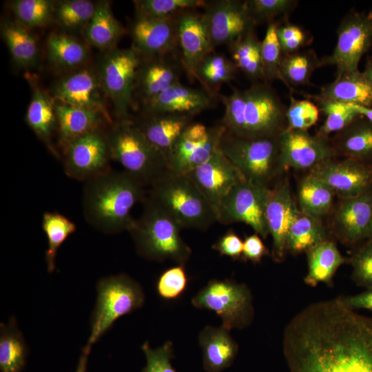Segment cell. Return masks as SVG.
Here are the masks:
<instances>
[{"instance_id": "51", "label": "cell", "mask_w": 372, "mask_h": 372, "mask_svg": "<svg viewBox=\"0 0 372 372\" xmlns=\"http://www.w3.org/2000/svg\"><path fill=\"white\" fill-rule=\"evenodd\" d=\"M188 279L183 265H178L161 273L156 282V291L165 300L178 298L186 289Z\"/></svg>"}, {"instance_id": "30", "label": "cell", "mask_w": 372, "mask_h": 372, "mask_svg": "<svg viewBox=\"0 0 372 372\" xmlns=\"http://www.w3.org/2000/svg\"><path fill=\"white\" fill-rule=\"evenodd\" d=\"M46 54L52 67L59 71L73 72L90 59L87 45L65 32H52L46 41Z\"/></svg>"}, {"instance_id": "45", "label": "cell", "mask_w": 372, "mask_h": 372, "mask_svg": "<svg viewBox=\"0 0 372 372\" xmlns=\"http://www.w3.org/2000/svg\"><path fill=\"white\" fill-rule=\"evenodd\" d=\"M204 0H136L135 15L147 18L167 19L177 17L187 10L203 8Z\"/></svg>"}, {"instance_id": "33", "label": "cell", "mask_w": 372, "mask_h": 372, "mask_svg": "<svg viewBox=\"0 0 372 372\" xmlns=\"http://www.w3.org/2000/svg\"><path fill=\"white\" fill-rule=\"evenodd\" d=\"M307 254L308 272L304 281L311 287H316L321 282L331 286L338 269L349 262V259L340 254L335 244L328 239L313 247Z\"/></svg>"}, {"instance_id": "53", "label": "cell", "mask_w": 372, "mask_h": 372, "mask_svg": "<svg viewBox=\"0 0 372 372\" xmlns=\"http://www.w3.org/2000/svg\"><path fill=\"white\" fill-rule=\"evenodd\" d=\"M276 34L283 55L298 52L309 42L308 36L300 26L288 22L277 24Z\"/></svg>"}, {"instance_id": "42", "label": "cell", "mask_w": 372, "mask_h": 372, "mask_svg": "<svg viewBox=\"0 0 372 372\" xmlns=\"http://www.w3.org/2000/svg\"><path fill=\"white\" fill-rule=\"evenodd\" d=\"M96 4L88 0L56 1L54 21L65 32L83 31L94 14Z\"/></svg>"}, {"instance_id": "43", "label": "cell", "mask_w": 372, "mask_h": 372, "mask_svg": "<svg viewBox=\"0 0 372 372\" xmlns=\"http://www.w3.org/2000/svg\"><path fill=\"white\" fill-rule=\"evenodd\" d=\"M357 119L343 130L340 147L349 158L360 161L372 156V123Z\"/></svg>"}, {"instance_id": "49", "label": "cell", "mask_w": 372, "mask_h": 372, "mask_svg": "<svg viewBox=\"0 0 372 372\" xmlns=\"http://www.w3.org/2000/svg\"><path fill=\"white\" fill-rule=\"evenodd\" d=\"M248 12L255 22L259 24L272 23L271 20L280 15H287L297 5L294 0H247Z\"/></svg>"}, {"instance_id": "35", "label": "cell", "mask_w": 372, "mask_h": 372, "mask_svg": "<svg viewBox=\"0 0 372 372\" xmlns=\"http://www.w3.org/2000/svg\"><path fill=\"white\" fill-rule=\"evenodd\" d=\"M237 70L231 59L214 52L200 62L196 70L195 77L203 89L216 98L222 85L235 79Z\"/></svg>"}, {"instance_id": "28", "label": "cell", "mask_w": 372, "mask_h": 372, "mask_svg": "<svg viewBox=\"0 0 372 372\" xmlns=\"http://www.w3.org/2000/svg\"><path fill=\"white\" fill-rule=\"evenodd\" d=\"M203 366L207 372H222L234 363L238 345L229 330L220 326H205L199 333Z\"/></svg>"}, {"instance_id": "56", "label": "cell", "mask_w": 372, "mask_h": 372, "mask_svg": "<svg viewBox=\"0 0 372 372\" xmlns=\"http://www.w3.org/2000/svg\"><path fill=\"white\" fill-rule=\"evenodd\" d=\"M343 302L351 309H367L372 311V289L348 296H340Z\"/></svg>"}, {"instance_id": "36", "label": "cell", "mask_w": 372, "mask_h": 372, "mask_svg": "<svg viewBox=\"0 0 372 372\" xmlns=\"http://www.w3.org/2000/svg\"><path fill=\"white\" fill-rule=\"evenodd\" d=\"M28 356L24 338L14 318L0 325V371L23 372Z\"/></svg>"}, {"instance_id": "57", "label": "cell", "mask_w": 372, "mask_h": 372, "mask_svg": "<svg viewBox=\"0 0 372 372\" xmlns=\"http://www.w3.org/2000/svg\"><path fill=\"white\" fill-rule=\"evenodd\" d=\"M91 348L92 347L87 344L83 348L75 372H87V362Z\"/></svg>"}, {"instance_id": "23", "label": "cell", "mask_w": 372, "mask_h": 372, "mask_svg": "<svg viewBox=\"0 0 372 372\" xmlns=\"http://www.w3.org/2000/svg\"><path fill=\"white\" fill-rule=\"evenodd\" d=\"M299 211L286 184L269 188L265 218L272 238V258L276 262H280L285 258L289 231Z\"/></svg>"}, {"instance_id": "44", "label": "cell", "mask_w": 372, "mask_h": 372, "mask_svg": "<svg viewBox=\"0 0 372 372\" xmlns=\"http://www.w3.org/2000/svg\"><path fill=\"white\" fill-rule=\"evenodd\" d=\"M54 1L14 0L9 2L15 20L28 29L43 27L54 20Z\"/></svg>"}, {"instance_id": "15", "label": "cell", "mask_w": 372, "mask_h": 372, "mask_svg": "<svg viewBox=\"0 0 372 372\" xmlns=\"http://www.w3.org/2000/svg\"><path fill=\"white\" fill-rule=\"evenodd\" d=\"M202 12L211 44L227 46L254 30L256 25L240 0L207 1Z\"/></svg>"}, {"instance_id": "21", "label": "cell", "mask_w": 372, "mask_h": 372, "mask_svg": "<svg viewBox=\"0 0 372 372\" xmlns=\"http://www.w3.org/2000/svg\"><path fill=\"white\" fill-rule=\"evenodd\" d=\"M216 212L225 196L246 178L220 150L187 174Z\"/></svg>"}, {"instance_id": "27", "label": "cell", "mask_w": 372, "mask_h": 372, "mask_svg": "<svg viewBox=\"0 0 372 372\" xmlns=\"http://www.w3.org/2000/svg\"><path fill=\"white\" fill-rule=\"evenodd\" d=\"M57 118L58 143L61 148L68 142L101 130L114 122L103 114L67 105L54 100Z\"/></svg>"}, {"instance_id": "9", "label": "cell", "mask_w": 372, "mask_h": 372, "mask_svg": "<svg viewBox=\"0 0 372 372\" xmlns=\"http://www.w3.org/2000/svg\"><path fill=\"white\" fill-rule=\"evenodd\" d=\"M192 305L214 311L228 330L242 329L254 317L252 296L249 287L231 280H211L192 299Z\"/></svg>"}, {"instance_id": "25", "label": "cell", "mask_w": 372, "mask_h": 372, "mask_svg": "<svg viewBox=\"0 0 372 372\" xmlns=\"http://www.w3.org/2000/svg\"><path fill=\"white\" fill-rule=\"evenodd\" d=\"M216 99L203 88L185 85L181 82L172 86L141 105L142 114L176 113L196 116L214 107Z\"/></svg>"}, {"instance_id": "24", "label": "cell", "mask_w": 372, "mask_h": 372, "mask_svg": "<svg viewBox=\"0 0 372 372\" xmlns=\"http://www.w3.org/2000/svg\"><path fill=\"white\" fill-rule=\"evenodd\" d=\"M334 219L344 243L356 245L368 241L372 220V187L359 196L342 198Z\"/></svg>"}, {"instance_id": "50", "label": "cell", "mask_w": 372, "mask_h": 372, "mask_svg": "<svg viewBox=\"0 0 372 372\" xmlns=\"http://www.w3.org/2000/svg\"><path fill=\"white\" fill-rule=\"evenodd\" d=\"M352 267L351 279L356 285L372 289V242L366 241L349 259Z\"/></svg>"}, {"instance_id": "52", "label": "cell", "mask_w": 372, "mask_h": 372, "mask_svg": "<svg viewBox=\"0 0 372 372\" xmlns=\"http://www.w3.org/2000/svg\"><path fill=\"white\" fill-rule=\"evenodd\" d=\"M141 349L145 354L146 364L142 372H177L172 366L173 344L167 341L163 345L152 348L148 342H144Z\"/></svg>"}, {"instance_id": "4", "label": "cell", "mask_w": 372, "mask_h": 372, "mask_svg": "<svg viewBox=\"0 0 372 372\" xmlns=\"http://www.w3.org/2000/svg\"><path fill=\"white\" fill-rule=\"evenodd\" d=\"M143 203L142 214L128 230L137 254L149 260H170L184 266L192 249L181 237L183 228L149 196Z\"/></svg>"}, {"instance_id": "34", "label": "cell", "mask_w": 372, "mask_h": 372, "mask_svg": "<svg viewBox=\"0 0 372 372\" xmlns=\"http://www.w3.org/2000/svg\"><path fill=\"white\" fill-rule=\"evenodd\" d=\"M319 96L342 103L372 106V93L363 72L359 70L337 75L321 88Z\"/></svg>"}, {"instance_id": "26", "label": "cell", "mask_w": 372, "mask_h": 372, "mask_svg": "<svg viewBox=\"0 0 372 372\" xmlns=\"http://www.w3.org/2000/svg\"><path fill=\"white\" fill-rule=\"evenodd\" d=\"M194 116L176 113L142 114L134 120L148 141L167 157Z\"/></svg>"}, {"instance_id": "40", "label": "cell", "mask_w": 372, "mask_h": 372, "mask_svg": "<svg viewBox=\"0 0 372 372\" xmlns=\"http://www.w3.org/2000/svg\"><path fill=\"white\" fill-rule=\"evenodd\" d=\"M319 67L320 59L313 50L283 55L280 72L284 84L289 90L294 86L309 85L312 74Z\"/></svg>"}, {"instance_id": "47", "label": "cell", "mask_w": 372, "mask_h": 372, "mask_svg": "<svg viewBox=\"0 0 372 372\" xmlns=\"http://www.w3.org/2000/svg\"><path fill=\"white\" fill-rule=\"evenodd\" d=\"M277 23H269L264 39L262 40L261 55L265 81L278 80L284 83L280 72L283 56L276 34Z\"/></svg>"}, {"instance_id": "55", "label": "cell", "mask_w": 372, "mask_h": 372, "mask_svg": "<svg viewBox=\"0 0 372 372\" xmlns=\"http://www.w3.org/2000/svg\"><path fill=\"white\" fill-rule=\"evenodd\" d=\"M269 254V250L258 234L248 236L243 241V249L241 258L254 263L260 262L262 258Z\"/></svg>"}, {"instance_id": "37", "label": "cell", "mask_w": 372, "mask_h": 372, "mask_svg": "<svg viewBox=\"0 0 372 372\" xmlns=\"http://www.w3.org/2000/svg\"><path fill=\"white\" fill-rule=\"evenodd\" d=\"M260 41L254 30L228 45L231 59L252 83L265 81L261 55Z\"/></svg>"}, {"instance_id": "41", "label": "cell", "mask_w": 372, "mask_h": 372, "mask_svg": "<svg viewBox=\"0 0 372 372\" xmlns=\"http://www.w3.org/2000/svg\"><path fill=\"white\" fill-rule=\"evenodd\" d=\"M42 228L48 240L45 262L49 273L55 269V260L59 249L76 229V224L59 212H45L42 218Z\"/></svg>"}, {"instance_id": "29", "label": "cell", "mask_w": 372, "mask_h": 372, "mask_svg": "<svg viewBox=\"0 0 372 372\" xmlns=\"http://www.w3.org/2000/svg\"><path fill=\"white\" fill-rule=\"evenodd\" d=\"M25 120L48 149L54 156L61 158L59 152L53 143L54 135L55 133L57 134L58 128L54 99L36 85L32 89V98L26 111Z\"/></svg>"}, {"instance_id": "6", "label": "cell", "mask_w": 372, "mask_h": 372, "mask_svg": "<svg viewBox=\"0 0 372 372\" xmlns=\"http://www.w3.org/2000/svg\"><path fill=\"white\" fill-rule=\"evenodd\" d=\"M150 187L149 196L183 229L205 230L217 221L215 209L187 174L168 171Z\"/></svg>"}, {"instance_id": "7", "label": "cell", "mask_w": 372, "mask_h": 372, "mask_svg": "<svg viewBox=\"0 0 372 372\" xmlns=\"http://www.w3.org/2000/svg\"><path fill=\"white\" fill-rule=\"evenodd\" d=\"M144 302L142 287L130 276L117 274L101 279L86 344L92 347L116 320L141 308Z\"/></svg>"}, {"instance_id": "20", "label": "cell", "mask_w": 372, "mask_h": 372, "mask_svg": "<svg viewBox=\"0 0 372 372\" xmlns=\"http://www.w3.org/2000/svg\"><path fill=\"white\" fill-rule=\"evenodd\" d=\"M129 31L132 48L142 58L178 55L176 17L154 19L135 15Z\"/></svg>"}, {"instance_id": "13", "label": "cell", "mask_w": 372, "mask_h": 372, "mask_svg": "<svg viewBox=\"0 0 372 372\" xmlns=\"http://www.w3.org/2000/svg\"><path fill=\"white\" fill-rule=\"evenodd\" d=\"M269 187L245 179L225 196L217 211V221L224 225L242 222L256 234L267 238L269 234L265 207Z\"/></svg>"}, {"instance_id": "5", "label": "cell", "mask_w": 372, "mask_h": 372, "mask_svg": "<svg viewBox=\"0 0 372 372\" xmlns=\"http://www.w3.org/2000/svg\"><path fill=\"white\" fill-rule=\"evenodd\" d=\"M107 136L112 160L144 186L169 171L166 156L148 141L134 119L114 122Z\"/></svg>"}, {"instance_id": "1", "label": "cell", "mask_w": 372, "mask_h": 372, "mask_svg": "<svg viewBox=\"0 0 372 372\" xmlns=\"http://www.w3.org/2000/svg\"><path fill=\"white\" fill-rule=\"evenodd\" d=\"M282 349L289 372H372V317L340 296L311 303L286 325Z\"/></svg>"}, {"instance_id": "60", "label": "cell", "mask_w": 372, "mask_h": 372, "mask_svg": "<svg viewBox=\"0 0 372 372\" xmlns=\"http://www.w3.org/2000/svg\"><path fill=\"white\" fill-rule=\"evenodd\" d=\"M368 241H370L371 242H372V220H371V223L369 236Z\"/></svg>"}, {"instance_id": "46", "label": "cell", "mask_w": 372, "mask_h": 372, "mask_svg": "<svg viewBox=\"0 0 372 372\" xmlns=\"http://www.w3.org/2000/svg\"><path fill=\"white\" fill-rule=\"evenodd\" d=\"M318 105L320 111L325 115L326 119L320 129V136H326L343 130L351 123L360 117L347 104L322 97L313 96Z\"/></svg>"}, {"instance_id": "17", "label": "cell", "mask_w": 372, "mask_h": 372, "mask_svg": "<svg viewBox=\"0 0 372 372\" xmlns=\"http://www.w3.org/2000/svg\"><path fill=\"white\" fill-rule=\"evenodd\" d=\"M278 141L281 169H312L335 155L325 137L307 130H285Z\"/></svg>"}, {"instance_id": "19", "label": "cell", "mask_w": 372, "mask_h": 372, "mask_svg": "<svg viewBox=\"0 0 372 372\" xmlns=\"http://www.w3.org/2000/svg\"><path fill=\"white\" fill-rule=\"evenodd\" d=\"M183 72L178 54L142 58L135 79L133 106L136 101L140 107L180 83Z\"/></svg>"}, {"instance_id": "8", "label": "cell", "mask_w": 372, "mask_h": 372, "mask_svg": "<svg viewBox=\"0 0 372 372\" xmlns=\"http://www.w3.org/2000/svg\"><path fill=\"white\" fill-rule=\"evenodd\" d=\"M220 149L246 179L263 186L282 169L278 137L242 138L226 131Z\"/></svg>"}, {"instance_id": "16", "label": "cell", "mask_w": 372, "mask_h": 372, "mask_svg": "<svg viewBox=\"0 0 372 372\" xmlns=\"http://www.w3.org/2000/svg\"><path fill=\"white\" fill-rule=\"evenodd\" d=\"M52 97L67 105L99 112L112 121L97 69L85 66L63 76L54 86Z\"/></svg>"}, {"instance_id": "54", "label": "cell", "mask_w": 372, "mask_h": 372, "mask_svg": "<svg viewBox=\"0 0 372 372\" xmlns=\"http://www.w3.org/2000/svg\"><path fill=\"white\" fill-rule=\"evenodd\" d=\"M212 248L221 255L236 260L242 256L243 241L234 232L229 231L218 239Z\"/></svg>"}, {"instance_id": "2", "label": "cell", "mask_w": 372, "mask_h": 372, "mask_svg": "<svg viewBox=\"0 0 372 372\" xmlns=\"http://www.w3.org/2000/svg\"><path fill=\"white\" fill-rule=\"evenodd\" d=\"M144 185L125 171L112 169L85 182L82 208L85 220L108 234L128 231L133 208L145 199Z\"/></svg>"}, {"instance_id": "3", "label": "cell", "mask_w": 372, "mask_h": 372, "mask_svg": "<svg viewBox=\"0 0 372 372\" xmlns=\"http://www.w3.org/2000/svg\"><path fill=\"white\" fill-rule=\"evenodd\" d=\"M224 115L221 123L234 136L257 138L278 137L286 130L287 108L267 81L252 83L245 90L232 87L221 95Z\"/></svg>"}, {"instance_id": "39", "label": "cell", "mask_w": 372, "mask_h": 372, "mask_svg": "<svg viewBox=\"0 0 372 372\" xmlns=\"http://www.w3.org/2000/svg\"><path fill=\"white\" fill-rule=\"evenodd\" d=\"M326 240V231L320 219L300 210L289 231L287 251L295 254L307 252Z\"/></svg>"}, {"instance_id": "48", "label": "cell", "mask_w": 372, "mask_h": 372, "mask_svg": "<svg viewBox=\"0 0 372 372\" xmlns=\"http://www.w3.org/2000/svg\"><path fill=\"white\" fill-rule=\"evenodd\" d=\"M318 106L309 100L296 99L290 96V103L286 111V130H307L319 118Z\"/></svg>"}, {"instance_id": "38", "label": "cell", "mask_w": 372, "mask_h": 372, "mask_svg": "<svg viewBox=\"0 0 372 372\" xmlns=\"http://www.w3.org/2000/svg\"><path fill=\"white\" fill-rule=\"evenodd\" d=\"M335 192L326 183L310 174L302 179L298 187L300 211L320 219L332 207Z\"/></svg>"}, {"instance_id": "32", "label": "cell", "mask_w": 372, "mask_h": 372, "mask_svg": "<svg viewBox=\"0 0 372 372\" xmlns=\"http://www.w3.org/2000/svg\"><path fill=\"white\" fill-rule=\"evenodd\" d=\"M1 33L17 65L23 68H31L37 64L39 44L30 29L15 19L3 18Z\"/></svg>"}, {"instance_id": "22", "label": "cell", "mask_w": 372, "mask_h": 372, "mask_svg": "<svg viewBox=\"0 0 372 372\" xmlns=\"http://www.w3.org/2000/svg\"><path fill=\"white\" fill-rule=\"evenodd\" d=\"M309 174L329 185L342 198L359 196L372 187V167L353 158L328 160Z\"/></svg>"}, {"instance_id": "10", "label": "cell", "mask_w": 372, "mask_h": 372, "mask_svg": "<svg viewBox=\"0 0 372 372\" xmlns=\"http://www.w3.org/2000/svg\"><path fill=\"white\" fill-rule=\"evenodd\" d=\"M142 57L132 47L106 52L98 67L106 97L114 106L118 120L130 118L135 79Z\"/></svg>"}, {"instance_id": "12", "label": "cell", "mask_w": 372, "mask_h": 372, "mask_svg": "<svg viewBox=\"0 0 372 372\" xmlns=\"http://www.w3.org/2000/svg\"><path fill=\"white\" fill-rule=\"evenodd\" d=\"M61 149L64 172L72 179L85 182L112 169L107 131L104 130L78 137Z\"/></svg>"}, {"instance_id": "58", "label": "cell", "mask_w": 372, "mask_h": 372, "mask_svg": "<svg viewBox=\"0 0 372 372\" xmlns=\"http://www.w3.org/2000/svg\"><path fill=\"white\" fill-rule=\"evenodd\" d=\"M360 116L366 118L368 121L372 123V107L361 105L358 104L346 103Z\"/></svg>"}, {"instance_id": "59", "label": "cell", "mask_w": 372, "mask_h": 372, "mask_svg": "<svg viewBox=\"0 0 372 372\" xmlns=\"http://www.w3.org/2000/svg\"><path fill=\"white\" fill-rule=\"evenodd\" d=\"M362 72L372 93V58L368 59Z\"/></svg>"}, {"instance_id": "11", "label": "cell", "mask_w": 372, "mask_h": 372, "mask_svg": "<svg viewBox=\"0 0 372 372\" xmlns=\"http://www.w3.org/2000/svg\"><path fill=\"white\" fill-rule=\"evenodd\" d=\"M226 129L220 122L208 127L192 122L180 135L167 156L169 170L188 174L209 161L220 150Z\"/></svg>"}, {"instance_id": "31", "label": "cell", "mask_w": 372, "mask_h": 372, "mask_svg": "<svg viewBox=\"0 0 372 372\" xmlns=\"http://www.w3.org/2000/svg\"><path fill=\"white\" fill-rule=\"evenodd\" d=\"M83 32L88 44L108 52L116 48L125 30L114 17L110 1H100L97 2L94 14Z\"/></svg>"}, {"instance_id": "18", "label": "cell", "mask_w": 372, "mask_h": 372, "mask_svg": "<svg viewBox=\"0 0 372 372\" xmlns=\"http://www.w3.org/2000/svg\"><path fill=\"white\" fill-rule=\"evenodd\" d=\"M178 56L184 72L190 82L200 62L214 52L202 12L187 10L176 17Z\"/></svg>"}, {"instance_id": "14", "label": "cell", "mask_w": 372, "mask_h": 372, "mask_svg": "<svg viewBox=\"0 0 372 372\" xmlns=\"http://www.w3.org/2000/svg\"><path fill=\"white\" fill-rule=\"evenodd\" d=\"M338 39L329 56L320 59V67L335 65L337 75L358 70L360 61L372 43V13L352 12L342 20Z\"/></svg>"}]
</instances>
